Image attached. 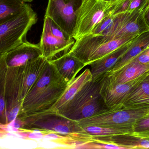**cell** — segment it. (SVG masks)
Listing matches in <instances>:
<instances>
[{"instance_id":"cell-7","label":"cell","mask_w":149,"mask_h":149,"mask_svg":"<svg viewBox=\"0 0 149 149\" xmlns=\"http://www.w3.org/2000/svg\"><path fill=\"white\" fill-rule=\"evenodd\" d=\"M149 113V109H127L110 110L103 113L82 119L78 122L82 127L97 126L132 131L136 121Z\"/></svg>"},{"instance_id":"cell-18","label":"cell","mask_w":149,"mask_h":149,"mask_svg":"<svg viewBox=\"0 0 149 149\" xmlns=\"http://www.w3.org/2000/svg\"><path fill=\"white\" fill-rule=\"evenodd\" d=\"M149 72V65L132 61L121 69L111 74H106L117 83H125L139 78Z\"/></svg>"},{"instance_id":"cell-10","label":"cell","mask_w":149,"mask_h":149,"mask_svg":"<svg viewBox=\"0 0 149 149\" xmlns=\"http://www.w3.org/2000/svg\"><path fill=\"white\" fill-rule=\"evenodd\" d=\"M83 0H49L45 16L49 17L64 32L73 36L76 12Z\"/></svg>"},{"instance_id":"cell-14","label":"cell","mask_w":149,"mask_h":149,"mask_svg":"<svg viewBox=\"0 0 149 149\" xmlns=\"http://www.w3.org/2000/svg\"><path fill=\"white\" fill-rule=\"evenodd\" d=\"M60 76L68 83L75 78L78 72L86 66L84 63L68 53L55 60H49Z\"/></svg>"},{"instance_id":"cell-31","label":"cell","mask_w":149,"mask_h":149,"mask_svg":"<svg viewBox=\"0 0 149 149\" xmlns=\"http://www.w3.org/2000/svg\"><path fill=\"white\" fill-rule=\"evenodd\" d=\"M22 1H24L25 3H26V2H32V1H33V0H21Z\"/></svg>"},{"instance_id":"cell-13","label":"cell","mask_w":149,"mask_h":149,"mask_svg":"<svg viewBox=\"0 0 149 149\" xmlns=\"http://www.w3.org/2000/svg\"><path fill=\"white\" fill-rule=\"evenodd\" d=\"M3 56L8 68L24 66L42 56L40 43L33 44L26 40Z\"/></svg>"},{"instance_id":"cell-33","label":"cell","mask_w":149,"mask_h":149,"mask_svg":"<svg viewBox=\"0 0 149 149\" xmlns=\"http://www.w3.org/2000/svg\"><path fill=\"white\" fill-rule=\"evenodd\" d=\"M147 79H148V80L149 81V74H148V75H147Z\"/></svg>"},{"instance_id":"cell-8","label":"cell","mask_w":149,"mask_h":149,"mask_svg":"<svg viewBox=\"0 0 149 149\" xmlns=\"http://www.w3.org/2000/svg\"><path fill=\"white\" fill-rule=\"evenodd\" d=\"M149 8V0L142 7L117 16L114 23L104 35L109 39L125 36H137L149 31L144 18Z\"/></svg>"},{"instance_id":"cell-29","label":"cell","mask_w":149,"mask_h":149,"mask_svg":"<svg viewBox=\"0 0 149 149\" xmlns=\"http://www.w3.org/2000/svg\"><path fill=\"white\" fill-rule=\"evenodd\" d=\"M149 0H131L127 12H130L142 7Z\"/></svg>"},{"instance_id":"cell-1","label":"cell","mask_w":149,"mask_h":149,"mask_svg":"<svg viewBox=\"0 0 149 149\" xmlns=\"http://www.w3.org/2000/svg\"><path fill=\"white\" fill-rule=\"evenodd\" d=\"M68 83L48 61L22 103L17 117L50 109L60 99Z\"/></svg>"},{"instance_id":"cell-17","label":"cell","mask_w":149,"mask_h":149,"mask_svg":"<svg viewBox=\"0 0 149 149\" xmlns=\"http://www.w3.org/2000/svg\"><path fill=\"white\" fill-rule=\"evenodd\" d=\"M123 108L149 109V81L147 77L132 90L125 99Z\"/></svg>"},{"instance_id":"cell-24","label":"cell","mask_w":149,"mask_h":149,"mask_svg":"<svg viewBox=\"0 0 149 149\" xmlns=\"http://www.w3.org/2000/svg\"><path fill=\"white\" fill-rule=\"evenodd\" d=\"M84 130L93 137L116 136L124 134H132L130 130L112 129L97 126H88L82 127Z\"/></svg>"},{"instance_id":"cell-6","label":"cell","mask_w":149,"mask_h":149,"mask_svg":"<svg viewBox=\"0 0 149 149\" xmlns=\"http://www.w3.org/2000/svg\"><path fill=\"white\" fill-rule=\"evenodd\" d=\"M120 0H83L76 12V22L72 37L75 40L89 34Z\"/></svg>"},{"instance_id":"cell-3","label":"cell","mask_w":149,"mask_h":149,"mask_svg":"<svg viewBox=\"0 0 149 149\" xmlns=\"http://www.w3.org/2000/svg\"><path fill=\"white\" fill-rule=\"evenodd\" d=\"M102 78L88 82L71 99L55 111L79 122L109 110L100 94Z\"/></svg>"},{"instance_id":"cell-32","label":"cell","mask_w":149,"mask_h":149,"mask_svg":"<svg viewBox=\"0 0 149 149\" xmlns=\"http://www.w3.org/2000/svg\"><path fill=\"white\" fill-rule=\"evenodd\" d=\"M105 1H109V2H115V1H116L117 0H105Z\"/></svg>"},{"instance_id":"cell-21","label":"cell","mask_w":149,"mask_h":149,"mask_svg":"<svg viewBox=\"0 0 149 149\" xmlns=\"http://www.w3.org/2000/svg\"><path fill=\"white\" fill-rule=\"evenodd\" d=\"M93 79L90 69H87L68 83L66 89L57 102L50 109L56 111L68 102L86 83Z\"/></svg>"},{"instance_id":"cell-15","label":"cell","mask_w":149,"mask_h":149,"mask_svg":"<svg viewBox=\"0 0 149 149\" xmlns=\"http://www.w3.org/2000/svg\"><path fill=\"white\" fill-rule=\"evenodd\" d=\"M48 61L41 56L22 66V97L23 101L39 78Z\"/></svg>"},{"instance_id":"cell-9","label":"cell","mask_w":149,"mask_h":149,"mask_svg":"<svg viewBox=\"0 0 149 149\" xmlns=\"http://www.w3.org/2000/svg\"><path fill=\"white\" fill-rule=\"evenodd\" d=\"M149 73L125 83H116L108 74L103 77L100 82V92L108 109L115 110L123 108V104L127 97L146 78Z\"/></svg>"},{"instance_id":"cell-5","label":"cell","mask_w":149,"mask_h":149,"mask_svg":"<svg viewBox=\"0 0 149 149\" xmlns=\"http://www.w3.org/2000/svg\"><path fill=\"white\" fill-rule=\"evenodd\" d=\"M36 13L28 4L19 14L0 23V55L22 44L27 34L37 22Z\"/></svg>"},{"instance_id":"cell-12","label":"cell","mask_w":149,"mask_h":149,"mask_svg":"<svg viewBox=\"0 0 149 149\" xmlns=\"http://www.w3.org/2000/svg\"><path fill=\"white\" fill-rule=\"evenodd\" d=\"M75 41L74 38L66 40L53 33L50 30L49 17L45 15L40 42L43 57L49 61L61 52L68 53Z\"/></svg>"},{"instance_id":"cell-30","label":"cell","mask_w":149,"mask_h":149,"mask_svg":"<svg viewBox=\"0 0 149 149\" xmlns=\"http://www.w3.org/2000/svg\"><path fill=\"white\" fill-rule=\"evenodd\" d=\"M144 18L147 27L149 30V8L145 13Z\"/></svg>"},{"instance_id":"cell-2","label":"cell","mask_w":149,"mask_h":149,"mask_svg":"<svg viewBox=\"0 0 149 149\" xmlns=\"http://www.w3.org/2000/svg\"><path fill=\"white\" fill-rule=\"evenodd\" d=\"M16 118L23 122L24 127L38 130L44 135L54 133L69 137L74 141L77 147L93 141L92 137L78 122L69 119L55 111L49 109Z\"/></svg>"},{"instance_id":"cell-34","label":"cell","mask_w":149,"mask_h":149,"mask_svg":"<svg viewBox=\"0 0 149 149\" xmlns=\"http://www.w3.org/2000/svg\"><path fill=\"white\" fill-rule=\"evenodd\" d=\"M67 1H68V0H67Z\"/></svg>"},{"instance_id":"cell-27","label":"cell","mask_w":149,"mask_h":149,"mask_svg":"<svg viewBox=\"0 0 149 149\" xmlns=\"http://www.w3.org/2000/svg\"><path fill=\"white\" fill-rule=\"evenodd\" d=\"M81 146H82L83 148L88 149H126L125 147L116 144L97 141H91Z\"/></svg>"},{"instance_id":"cell-28","label":"cell","mask_w":149,"mask_h":149,"mask_svg":"<svg viewBox=\"0 0 149 149\" xmlns=\"http://www.w3.org/2000/svg\"><path fill=\"white\" fill-rule=\"evenodd\" d=\"M132 61H135L142 64L149 65V46Z\"/></svg>"},{"instance_id":"cell-19","label":"cell","mask_w":149,"mask_h":149,"mask_svg":"<svg viewBox=\"0 0 149 149\" xmlns=\"http://www.w3.org/2000/svg\"><path fill=\"white\" fill-rule=\"evenodd\" d=\"M149 46V31H148L141 34L133 40L130 44L126 54L106 74H112L121 69Z\"/></svg>"},{"instance_id":"cell-26","label":"cell","mask_w":149,"mask_h":149,"mask_svg":"<svg viewBox=\"0 0 149 149\" xmlns=\"http://www.w3.org/2000/svg\"><path fill=\"white\" fill-rule=\"evenodd\" d=\"M117 16L113 15L111 11L110 13L96 26L90 34L96 35H105L112 26Z\"/></svg>"},{"instance_id":"cell-4","label":"cell","mask_w":149,"mask_h":149,"mask_svg":"<svg viewBox=\"0 0 149 149\" xmlns=\"http://www.w3.org/2000/svg\"><path fill=\"white\" fill-rule=\"evenodd\" d=\"M137 36H125L109 40L104 35L89 34L76 40L68 53L87 66L130 44Z\"/></svg>"},{"instance_id":"cell-25","label":"cell","mask_w":149,"mask_h":149,"mask_svg":"<svg viewBox=\"0 0 149 149\" xmlns=\"http://www.w3.org/2000/svg\"><path fill=\"white\" fill-rule=\"evenodd\" d=\"M132 134L139 137L149 138V113L136 121L132 128Z\"/></svg>"},{"instance_id":"cell-11","label":"cell","mask_w":149,"mask_h":149,"mask_svg":"<svg viewBox=\"0 0 149 149\" xmlns=\"http://www.w3.org/2000/svg\"><path fill=\"white\" fill-rule=\"evenodd\" d=\"M21 74L22 66L8 67L5 84L8 125L16 118L23 103Z\"/></svg>"},{"instance_id":"cell-23","label":"cell","mask_w":149,"mask_h":149,"mask_svg":"<svg viewBox=\"0 0 149 149\" xmlns=\"http://www.w3.org/2000/svg\"><path fill=\"white\" fill-rule=\"evenodd\" d=\"M7 68L4 56H0V121L2 123H6L7 121L5 89V78Z\"/></svg>"},{"instance_id":"cell-22","label":"cell","mask_w":149,"mask_h":149,"mask_svg":"<svg viewBox=\"0 0 149 149\" xmlns=\"http://www.w3.org/2000/svg\"><path fill=\"white\" fill-rule=\"evenodd\" d=\"M26 4L21 0H0V23L21 13Z\"/></svg>"},{"instance_id":"cell-20","label":"cell","mask_w":149,"mask_h":149,"mask_svg":"<svg viewBox=\"0 0 149 149\" xmlns=\"http://www.w3.org/2000/svg\"><path fill=\"white\" fill-rule=\"evenodd\" d=\"M93 141L112 143L125 147L126 149H149V138L139 137L132 134L93 137Z\"/></svg>"},{"instance_id":"cell-16","label":"cell","mask_w":149,"mask_h":149,"mask_svg":"<svg viewBox=\"0 0 149 149\" xmlns=\"http://www.w3.org/2000/svg\"><path fill=\"white\" fill-rule=\"evenodd\" d=\"M130 44L122 47L105 57L89 64L93 77L92 80L100 79L110 71L117 63L126 54Z\"/></svg>"}]
</instances>
